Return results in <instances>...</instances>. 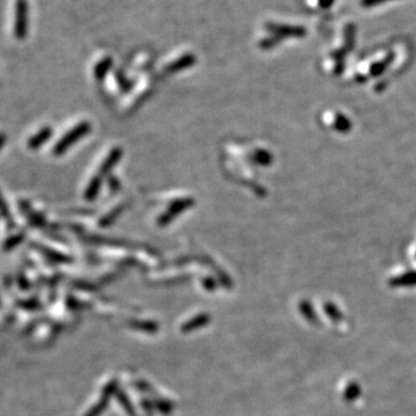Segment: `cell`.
<instances>
[{
	"label": "cell",
	"mask_w": 416,
	"mask_h": 416,
	"mask_svg": "<svg viewBox=\"0 0 416 416\" xmlns=\"http://www.w3.org/2000/svg\"><path fill=\"white\" fill-rule=\"evenodd\" d=\"M333 1H334V0H320V6L321 7H328Z\"/></svg>",
	"instance_id": "cell-3"
},
{
	"label": "cell",
	"mask_w": 416,
	"mask_h": 416,
	"mask_svg": "<svg viewBox=\"0 0 416 416\" xmlns=\"http://www.w3.org/2000/svg\"><path fill=\"white\" fill-rule=\"evenodd\" d=\"M385 1H389V0H362V5L365 7H370L378 5V3H383Z\"/></svg>",
	"instance_id": "cell-2"
},
{
	"label": "cell",
	"mask_w": 416,
	"mask_h": 416,
	"mask_svg": "<svg viewBox=\"0 0 416 416\" xmlns=\"http://www.w3.org/2000/svg\"><path fill=\"white\" fill-rule=\"evenodd\" d=\"M27 3L24 0H20L16 3L15 12V24H14V31H15L16 38H23L27 33Z\"/></svg>",
	"instance_id": "cell-1"
},
{
	"label": "cell",
	"mask_w": 416,
	"mask_h": 416,
	"mask_svg": "<svg viewBox=\"0 0 416 416\" xmlns=\"http://www.w3.org/2000/svg\"><path fill=\"white\" fill-rule=\"evenodd\" d=\"M3 142H5V137H3L2 134H0V148H1Z\"/></svg>",
	"instance_id": "cell-4"
}]
</instances>
